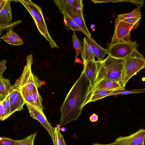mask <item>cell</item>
<instances>
[{
	"mask_svg": "<svg viewBox=\"0 0 145 145\" xmlns=\"http://www.w3.org/2000/svg\"><path fill=\"white\" fill-rule=\"evenodd\" d=\"M92 84L82 69L81 74L71 88L60 108L61 116L59 124L65 126L77 120L89 97Z\"/></svg>",
	"mask_w": 145,
	"mask_h": 145,
	"instance_id": "cell-1",
	"label": "cell"
},
{
	"mask_svg": "<svg viewBox=\"0 0 145 145\" xmlns=\"http://www.w3.org/2000/svg\"><path fill=\"white\" fill-rule=\"evenodd\" d=\"M97 61V71L92 85L104 78L116 81L121 84V78L124 59L115 58L108 55L102 61Z\"/></svg>",
	"mask_w": 145,
	"mask_h": 145,
	"instance_id": "cell-2",
	"label": "cell"
},
{
	"mask_svg": "<svg viewBox=\"0 0 145 145\" xmlns=\"http://www.w3.org/2000/svg\"><path fill=\"white\" fill-rule=\"evenodd\" d=\"M26 63L20 77L17 79L12 85L13 90H19L22 87H25L31 93L34 87L38 88L41 87V81L32 72L31 66L33 63V58L32 54L28 55L27 57Z\"/></svg>",
	"mask_w": 145,
	"mask_h": 145,
	"instance_id": "cell-3",
	"label": "cell"
},
{
	"mask_svg": "<svg viewBox=\"0 0 145 145\" xmlns=\"http://www.w3.org/2000/svg\"><path fill=\"white\" fill-rule=\"evenodd\" d=\"M107 44L108 55L115 58L124 59L132 56L142 55L137 50L139 44L136 41L130 40Z\"/></svg>",
	"mask_w": 145,
	"mask_h": 145,
	"instance_id": "cell-4",
	"label": "cell"
},
{
	"mask_svg": "<svg viewBox=\"0 0 145 145\" xmlns=\"http://www.w3.org/2000/svg\"><path fill=\"white\" fill-rule=\"evenodd\" d=\"M145 67V59L142 55L127 57L124 59L121 78V83L124 88L129 80Z\"/></svg>",
	"mask_w": 145,
	"mask_h": 145,
	"instance_id": "cell-5",
	"label": "cell"
},
{
	"mask_svg": "<svg viewBox=\"0 0 145 145\" xmlns=\"http://www.w3.org/2000/svg\"><path fill=\"white\" fill-rule=\"evenodd\" d=\"M138 26L116 18L115 21L114 32L110 43L130 40L131 31Z\"/></svg>",
	"mask_w": 145,
	"mask_h": 145,
	"instance_id": "cell-6",
	"label": "cell"
},
{
	"mask_svg": "<svg viewBox=\"0 0 145 145\" xmlns=\"http://www.w3.org/2000/svg\"><path fill=\"white\" fill-rule=\"evenodd\" d=\"M33 19L37 29L49 42L51 48H59V47L52 39L49 33L43 14L42 9L37 5L36 14Z\"/></svg>",
	"mask_w": 145,
	"mask_h": 145,
	"instance_id": "cell-7",
	"label": "cell"
},
{
	"mask_svg": "<svg viewBox=\"0 0 145 145\" xmlns=\"http://www.w3.org/2000/svg\"><path fill=\"white\" fill-rule=\"evenodd\" d=\"M60 12L67 14L71 18L83 31L87 37H91L84 19L83 11L72 6L67 5L63 7Z\"/></svg>",
	"mask_w": 145,
	"mask_h": 145,
	"instance_id": "cell-8",
	"label": "cell"
},
{
	"mask_svg": "<svg viewBox=\"0 0 145 145\" xmlns=\"http://www.w3.org/2000/svg\"><path fill=\"white\" fill-rule=\"evenodd\" d=\"M25 104L30 116L33 119L38 120L45 129L50 135L54 145H55L54 135V127H53L48 121L43 111L29 104Z\"/></svg>",
	"mask_w": 145,
	"mask_h": 145,
	"instance_id": "cell-9",
	"label": "cell"
},
{
	"mask_svg": "<svg viewBox=\"0 0 145 145\" xmlns=\"http://www.w3.org/2000/svg\"><path fill=\"white\" fill-rule=\"evenodd\" d=\"M145 130L140 129L127 136H121L112 142L113 145H138L144 144Z\"/></svg>",
	"mask_w": 145,
	"mask_h": 145,
	"instance_id": "cell-10",
	"label": "cell"
},
{
	"mask_svg": "<svg viewBox=\"0 0 145 145\" xmlns=\"http://www.w3.org/2000/svg\"><path fill=\"white\" fill-rule=\"evenodd\" d=\"M123 88L119 82L107 79H102L93 84L91 91L97 89L117 90H124Z\"/></svg>",
	"mask_w": 145,
	"mask_h": 145,
	"instance_id": "cell-11",
	"label": "cell"
},
{
	"mask_svg": "<svg viewBox=\"0 0 145 145\" xmlns=\"http://www.w3.org/2000/svg\"><path fill=\"white\" fill-rule=\"evenodd\" d=\"M83 50L81 54L84 64L88 61L95 60L91 44L87 37H85L83 39Z\"/></svg>",
	"mask_w": 145,
	"mask_h": 145,
	"instance_id": "cell-12",
	"label": "cell"
},
{
	"mask_svg": "<svg viewBox=\"0 0 145 145\" xmlns=\"http://www.w3.org/2000/svg\"><path fill=\"white\" fill-rule=\"evenodd\" d=\"M97 69V63L95 60L88 61L84 64L83 70L92 85L95 78Z\"/></svg>",
	"mask_w": 145,
	"mask_h": 145,
	"instance_id": "cell-13",
	"label": "cell"
},
{
	"mask_svg": "<svg viewBox=\"0 0 145 145\" xmlns=\"http://www.w3.org/2000/svg\"><path fill=\"white\" fill-rule=\"evenodd\" d=\"M0 39L13 45H20L24 43L21 37L14 31L13 29L7 30L4 35L1 36Z\"/></svg>",
	"mask_w": 145,
	"mask_h": 145,
	"instance_id": "cell-14",
	"label": "cell"
},
{
	"mask_svg": "<svg viewBox=\"0 0 145 145\" xmlns=\"http://www.w3.org/2000/svg\"><path fill=\"white\" fill-rule=\"evenodd\" d=\"M87 37L91 44L95 57L96 58L98 61H102L105 55L108 54V49L101 47L91 37Z\"/></svg>",
	"mask_w": 145,
	"mask_h": 145,
	"instance_id": "cell-15",
	"label": "cell"
},
{
	"mask_svg": "<svg viewBox=\"0 0 145 145\" xmlns=\"http://www.w3.org/2000/svg\"><path fill=\"white\" fill-rule=\"evenodd\" d=\"M13 90L9 80L0 75V99L2 100Z\"/></svg>",
	"mask_w": 145,
	"mask_h": 145,
	"instance_id": "cell-16",
	"label": "cell"
},
{
	"mask_svg": "<svg viewBox=\"0 0 145 145\" xmlns=\"http://www.w3.org/2000/svg\"><path fill=\"white\" fill-rule=\"evenodd\" d=\"M11 1L7 0L4 8L0 12V24L11 22L12 17L10 6Z\"/></svg>",
	"mask_w": 145,
	"mask_h": 145,
	"instance_id": "cell-17",
	"label": "cell"
},
{
	"mask_svg": "<svg viewBox=\"0 0 145 145\" xmlns=\"http://www.w3.org/2000/svg\"><path fill=\"white\" fill-rule=\"evenodd\" d=\"M10 116L16 112L22 110L25 104L20 93L17 97L10 99Z\"/></svg>",
	"mask_w": 145,
	"mask_h": 145,
	"instance_id": "cell-18",
	"label": "cell"
},
{
	"mask_svg": "<svg viewBox=\"0 0 145 145\" xmlns=\"http://www.w3.org/2000/svg\"><path fill=\"white\" fill-rule=\"evenodd\" d=\"M53 1L60 12L63 7L67 5L72 6L78 10L83 11L84 6L82 0H54Z\"/></svg>",
	"mask_w": 145,
	"mask_h": 145,
	"instance_id": "cell-19",
	"label": "cell"
},
{
	"mask_svg": "<svg viewBox=\"0 0 145 145\" xmlns=\"http://www.w3.org/2000/svg\"><path fill=\"white\" fill-rule=\"evenodd\" d=\"M114 91L115 90L101 89L94 90L91 91L87 104L95 101L108 96L110 93Z\"/></svg>",
	"mask_w": 145,
	"mask_h": 145,
	"instance_id": "cell-20",
	"label": "cell"
},
{
	"mask_svg": "<svg viewBox=\"0 0 145 145\" xmlns=\"http://www.w3.org/2000/svg\"><path fill=\"white\" fill-rule=\"evenodd\" d=\"M63 16L64 24L67 30H72L75 31H80L86 35L83 31L71 18L65 13H63Z\"/></svg>",
	"mask_w": 145,
	"mask_h": 145,
	"instance_id": "cell-21",
	"label": "cell"
},
{
	"mask_svg": "<svg viewBox=\"0 0 145 145\" xmlns=\"http://www.w3.org/2000/svg\"><path fill=\"white\" fill-rule=\"evenodd\" d=\"M33 100L36 107L43 111L44 107L42 104V98L39 93L38 88L34 87L31 92Z\"/></svg>",
	"mask_w": 145,
	"mask_h": 145,
	"instance_id": "cell-22",
	"label": "cell"
},
{
	"mask_svg": "<svg viewBox=\"0 0 145 145\" xmlns=\"http://www.w3.org/2000/svg\"><path fill=\"white\" fill-rule=\"evenodd\" d=\"M19 90L25 104H29L34 107L37 108L33 100L31 93L29 92L24 87L20 88Z\"/></svg>",
	"mask_w": 145,
	"mask_h": 145,
	"instance_id": "cell-23",
	"label": "cell"
},
{
	"mask_svg": "<svg viewBox=\"0 0 145 145\" xmlns=\"http://www.w3.org/2000/svg\"><path fill=\"white\" fill-rule=\"evenodd\" d=\"M73 31L72 36V44L76 52L75 59H76L80 54L82 53L83 50V45L81 42L77 37L75 31Z\"/></svg>",
	"mask_w": 145,
	"mask_h": 145,
	"instance_id": "cell-24",
	"label": "cell"
},
{
	"mask_svg": "<svg viewBox=\"0 0 145 145\" xmlns=\"http://www.w3.org/2000/svg\"><path fill=\"white\" fill-rule=\"evenodd\" d=\"M145 91V89L144 88L130 90H117L113 91L110 93L108 96L114 95H124L137 93L144 92Z\"/></svg>",
	"mask_w": 145,
	"mask_h": 145,
	"instance_id": "cell-25",
	"label": "cell"
},
{
	"mask_svg": "<svg viewBox=\"0 0 145 145\" xmlns=\"http://www.w3.org/2000/svg\"><path fill=\"white\" fill-rule=\"evenodd\" d=\"M140 8L141 7H137L131 12L118 15V16L125 18L141 17V12Z\"/></svg>",
	"mask_w": 145,
	"mask_h": 145,
	"instance_id": "cell-26",
	"label": "cell"
},
{
	"mask_svg": "<svg viewBox=\"0 0 145 145\" xmlns=\"http://www.w3.org/2000/svg\"><path fill=\"white\" fill-rule=\"evenodd\" d=\"M54 135L55 145H67L63 136L57 127H54Z\"/></svg>",
	"mask_w": 145,
	"mask_h": 145,
	"instance_id": "cell-27",
	"label": "cell"
},
{
	"mask_svg": "<svg viewBox=\"0 0 145 145\" xmlns=\"http://www.w3.org/2000/svg\"><path fill=\"white\" fill-rule=\"evenodd\" d=\"M23 140H15L4 137H0V145H19Z\"/></svg>",
	"mask_w": 145,
	"mask_h": 145,
	"instance_id": "cell-28",
	"label": "cell"
},
{
	"mask_svg": "<svg viewBox=\"0 0 145 145\" xmlns=\"http://www.w3.org/2000/svg\"><path fill=\"white\" fill-rule=\"evenodd\" d=\"M37 133L36 132L23 139L19 145H34V141Z\"/></svg>",
	"mask_w": 145,
	"mask_h": 145,
	"instance_id": "cell-29",
	"label": "cell"
},
{
	"mask_svg": "<svg viewBox=\"0 0 145 145\" xmlns=\"http://www.w3.org/2000/svg\"><path fill=\"white\" fill-rule=\"evenodd\" d=\"M117 18L118 20L128 23L134 24L138 26L142 17L125 18L118 16Z\"/></svg>",
	"mask_w": 145,
	"mask_h": 145,
	"instance_id": "cell-30",
	"label": "cell"
},
{
	"mask_svg": "<svg viewBox=\"0 0 145 145\" xmlns=\"http://www.w3.org/2000/svg\"><path fill=\"white\" fill-rule=\"evenodd\" d=\"M8 118L7 110L1 101L0 103V120L4 121Z\"/></svg>",
	"mask_w": 145,
	"mask_h": 145,
	"instance_id": "cell-31",
	"label": "cell"
},
{
	"mask_svg": "<svg viewBox=\"0 0 145 145\" xmlns=\"http://www.w3.org/2000/svg\"><path fill=\"white\" fill-rule=\"evenodd\" d=\"M22 21L20 20H18L12 22H11L10 24L0 30V42H1L0 37L2 33L4 31L9 29H13L15 26L18 24L22 23Z\"/></svg>",
	"mask_w": 145,
	"mask_h": 145,
	"instance_id": "cell-32",
	"label": "cell"
},
{
	"mask_svg": "<svg viewBox=\"0 0 145 145\" xmlns=\"http://www.w3.org/2000/svg\"><path fill=\"white\" fill-rule=\"evenodd\" d=\"M9 95L7 96L3 100H2L7 110L8 117H10V99Z\"/></svg>",
	"mask_w": 145,
	"mask_h": 145,
	"instance_id": "cell-33",
	"label": "cell"
},
{
	"mask_svg": "<svg viewBox=\"0 0 145 145\" xmlns=\"http://www.w3.org/2000/svg\"><path fill=\"white\" fill-rule=\"evenodd\" d=\"M7 61L6 60L4 59L0 61V75L3 74L7 69V66L6 65Z\"/></svg>",
	"mask_w": 145,
	"mask_h": 145,
	"instance_id": "cell-34",
	"label": "cell"
},
{
	"mask_svg": "<svg viewBox=\"0 0 145 145\" xmlns=\"http://www.w3.org/2000/svg\"><path fill=\"white\" fill-rule=\"evenodd\" d=\"M20 93L19 90L14 89L9 94L10 99H12L17 97Z\"/></svg>",
	"mask_w": 145,
	"mask_h": 145,
	"instance_id": "cell-35",
	"label": "cell"
},
{
	"mask_svg": "<svg viewBox=\"0 0 145 145\" xmlns=\"http://www.w3.org/2000/svg\"><path fill=\"white\" fill-rule=\"evenodd\" d=\"M89 119L91 122H95L98 120V116L96 114L93 113L89 117Z\"/></svg>",
	"mask_w": 145,
	"mask_h": 145,
	"instance_id": "cell-36",
	"label": "cell"
},
{
	"mask_svg": "<svg viewBox=\"0 0 145 145\" xmlns=\"http://www.w3.org/2000/svg\"><path fill=\"white\" fill-rule=\"evenodd\" d=\"M7 0H0V12L3 8Z\"/></svg>",
	"mask_w": 145,
	"mask_h": 145,
	"instance_id": "cell-37",
	"label": "cell"
},
{
	"mask_svg": "<svg viewBox=\"0 0 145 145\" xmlns=\"http://www.w3.org/2000/svg\"><path fill=\"white\" fill-rule=\"evenodd\" d=\"M10 23L6 24H0V30L9 25Z\"/></svg>",
	"mask_w": 145,
	"mask_h": 145,
	"instance_id": "cell-38",
	"label": "cell"
},
{
	"mask_svg": "<svg viewBox=\"0 0 145 145\" xmlns=\"http://www.w3.org/2000/svg\"><path fill=\"white\" fill-rule=\"evenodd\" d=\"M93 145H113L112 142L110 144H100L97 143H93Z\"/></svg>",
	"mask_w": 145,
	"mask_h": 145,
	"instance_id": "cell-39",
	"label": "cell"
},
{
	"mask_svg": "<svg viewBox=\"0 0 145 145\" xmlns=\"http://www.w3.org/2000/svg\"><path fill=\"white\" fill-rule=\"evenodd\" d=\"M138 145H144V144H140Z\"/></svg>",
	"mask_w": 145,
	"mask_h": 145,
	"instance_id": "cell-40",
	"label": "cell"
},
{
	"mask_svg": "<svg viewBox=\"0 0 145 145\" xmlns=\"http://www.w3.org/2000/svg\"><path fill=\"white\" fill-rule=\"evenodd\" d=\"M1 101L0 100V103L1 102Z\"/></svg>",
	"mask_w": 145,
	"mask_h": 145,
	"instance_id": "cell-41",
	"label": "cell"
}]
</instances>
